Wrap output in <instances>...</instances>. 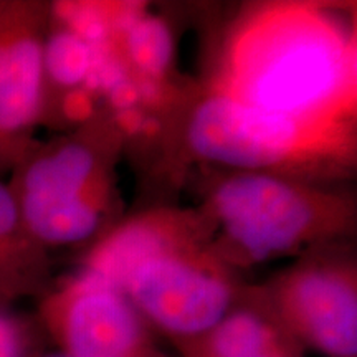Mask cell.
Masks as SVG:
<instances>
[{"label":"cell","mask_w":357,"mask_h":357,"mask_svg":"<svg viewBox=\"0 0 357 357\" xmlns=\"http://www.w3.org/2000/svg\"><path fill=\"white\" fill-rule=\"evenodd\" d=\"M10 189L25 229L42 245L83 242L101 222L96 155L77 141L58 142L19 159Z\"/></svg>","instance_id":"cell-3"},{"label":"cell","mask_w":357,"mask_h":357,"mask_svg":"<svg viewBox=\"0 0 357 357\" xmlns=\"http://www.w3.org/2000/svg\"><path fill=\"white\" fill-rule=\"evenodd\" d=\"M45 357H61L60 354H56V356H45Z\"/></svg>","instance_id":"cell-19"},{"label":"cell","mask_w":357,"mask_h":357,"mask_svg":"<svg viewBox=\"0 0 357 357\" xmlns=\"http://www.w3.org/2000/svg\"><path fill=\"white\" fill-rule=\"evenodd\" d=\"M260 357H301V354H300V347L293 344V342H289V344H284L278 347V349L266 352V354H263Z\"/></svg>","instance_id":"cell-18"},{"label":"cell","mask_w":357,"mask_h":357,"mask_svg":"<svg viewBox=\"0 0 357 357\" xmlns=\"http://www.w3.org/2000/svg\"><path fill=\"white\" fill-rule=\"evenodd\" d=\"M0 357H30L29 333L24 321L6 307H0Z\"/></svg>","instance_id":"cell-14"},{"label":"cell","mask_w":357,"mask_h":357,"mask_svg":"<svg viewBox=\"0 0 357 357\" xmlns=\"http://www.w3.org/2000/svg\"><path fill=\"white\" fill-rule=\"evenodd\" d=\"M91 47L60 26L43 40V77L68 91L82 88L91 68Z\"/></svg>","instance_id":"cell-12"},{"label":"cell","mask_w":357,"mask_h":357,"mask_svg":"<svg viewBox=\"0 0 357 357\" xmlns=\"http://www.w3.org/2000/svg\"><path fill=\"white\" fill-rule=\"evenodd\" d=\"M144 116L137 108L126 109V111H118V124L121 126L128 134H137L142 132L146 123Z\"/></svg>","instance_id":"cell-17"},{"label":"cell","mask_w":357,"mask_h":357,"mask_svg":"<svg viewBox=\"0 0 357 357\" xmlns=\"http://www.w3.org/2000/svg\"><path fill=\"white\" fill-rule=\"evenodd\" d=\"M356 56L336 20L312 7H270L231 40L220 93L316 126L339 128L354 96Z\"/></svg>","instance_id":"cell-1"},{"label":"cell","mask_w":357,"mask_h":357,"mask_svg":"<svg viewBox=\"0 0 357 357\" xmlns=\"http://www.w3.org/2000/svg\"><path fill=\"white\" fill-rule=\"evenodd\" d=\"M45 275L43 247L25 229L10 185L0 181V307L40 291Z\"/></svg>","instance_id":"cell-9"},{"label":"cell","mask_w":357,"mask_h":357,"mask_svg":"<svg viewBox=\"0 0 357 357\" xmlns=\"http://www.w3.org/2000/svg\"><path fill=\"white\" fill-rule=\"evenodd\" d=\"M61 113L70 121L82 123L88 119L93 113V98L91 93L84 88H75L66 93L65 100L61 101Z\"/></svg>","instance_id":"cell-15"},{"label":"cell","mask_w":357,"mask_h":357,"mask_svg":"<svg viewBox=\"0 0 357 357\" xmlns=\"http://www.w3.org/2000/svg\"><path fill=\"white\" fill-rule=\"evenodd\" d=\"M298 347L357 357V289L351 271L307 266L250 298Z\"/></svg>","instance_id":"cell-7"},{"label":"cell","mask_w":357,"mask_h":357,"mask_svg":"<svg viewBox=\"0 0 357 357\" xmlns=\"http://www.w3.org/2000/svg\"><path fill=\"white\" fill-rule=\"evenodd\" d=\"M40 316L61 357H162L126 296L89 271L48 293Z\"/></svg>","instance_id":"cell-5"},{"label":"cell","mask_w":357,"mask_h":357,"mask_svg":"<svg viewBox=\"0 0 357 357\" xmlns=\"http://www.w3.org/2000/svg\"><path fill=\"white\" fill-rule=\"evenodd\" d=\"M108 98H109L111 105H113L118 111L137 108V105L141 102L139 84L129 78L128 82L121 83L119 86H116L113 91H109Z\"/></svg>","instance_id":"cell-16"},{"label":"cell","mask_w":357,"mask_h":357,"mask_svg":"<svg viewBox=\"0 0 357 357\" xmlns=\"http://www.w3.org/2000/svg\"><path fill=\"white\" fill-rule=\"evenodd\" d=\"M147 324L190 341L236 305V289L217 266L181 252L174 238L137 263L118 287Z\"/></svg>","instance_id":"cell-4"},{"label":"cell","mask_w":357,"mask_h":357,"mask_svg":"<svg viewBox=\"0 0 357 357\" xmlns=\"http://www.w3.org/2000/svg\"><path fill=\"white\" fill-rule=\"evenodd\" d=\"M289 342L273 319L248 300L235 305L208 331L178 346L185 357H260Z\"/></svg>","instance_id":"cell-10"},{"label":"cell","mask_w":357,"mask_h":357,"mask_svg":"<svg viewBox=\"0 0 357 357\" xmlns=\"http://www.w3.org/2000/svg\"><path fill=\"white\" fill-rule=\"evenodd\" d=\"M339 136V128L270 113L220 91L200 102L187 132L200 158L257 171L301 162Z\"/></svg>","instance_id":"cell-2"},{"label":"cell","mask_w":357,"mask_h":357,"mask_svg":"<svg viewBox=\"0 0 357 357\" xmlns=\"http://www.w3.org/2000/svg\"><path fill=\"white\" fill-rule=\"evenodd\" d=\"M212 211L229 242L252 261L300 247L319 225L311 194L265 172H247L222 182Z\"/></svg>","instance_id":"cell-6"},{"label":"cell","mask_w":357,"mask_h":357,"mask_svg":"<svg viewBox=\"0 0 357 357\" xmlns=\"http://www.w3.org/2000/svg\"><path fill=\"white\" fill-rule=\"evenodd\" d=\"M52 10L61 29L70 30L89 47L113 43V10L109 13L105 7L78 2L56 3Z\"/></svg>","instance_id":"cell-13"},{"label":"cell","mask_w":357,"mask_h":357,"mask_svg":"<svg viewBox=\"0 0 357 357\" xmlns=\"http://www.w3.org/2000/svg\"><path fill=\"white\" fill-rule=\"evenodd\" d=\"M45 13L38 3L0 2V164L26 153L42 114Z\"/></svg>","instance_id":"cell-8"},{"label":"cell","mask_w":357,"mask_h":357,"mask_svg":"<svg viewBox=\"0 0 357 357\" xmlns=\"http://www.w3.org/2000/svg\"><path fill=\"white\" fill-rule=\"evenodd\" d=\"M121 35L128 60L142 77L155 79L166 73L174 50L166 22L141 12Z\"/></svg>","instance_id":"cell-11"}]
</instances>
